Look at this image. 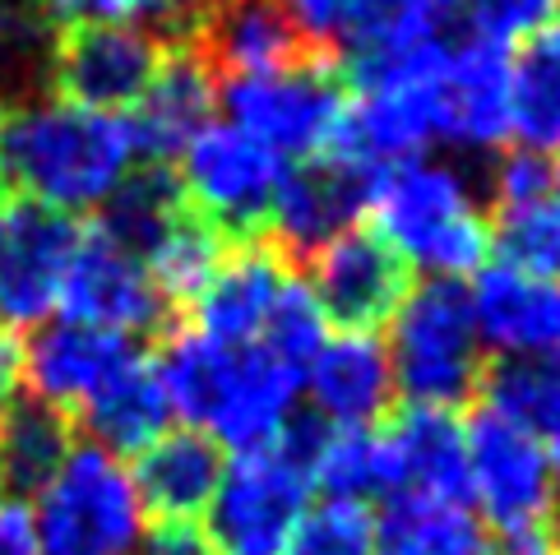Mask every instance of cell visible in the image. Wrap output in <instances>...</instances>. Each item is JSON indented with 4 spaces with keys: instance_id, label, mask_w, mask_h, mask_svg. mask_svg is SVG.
<instances>
[{
    "instance_id": "6da1fadb",
    "label": "cell",
    "mask_w": 560,
    "mask_h": 555,
    "mask_svg": "<svg viewBox=\"0 0 560 555\" xmlns=\"http://www.w3.org/2000/svg\"><path fill=\"white\" fill-rule=\"evenodd\" d=\"M135 167L126 116L89 111L61 97H33L10 107L0 126V190L70 217L103 209Z\"/></svg>"
},
{
    "instance_id": "7a4b0ae2",
    "label": "cell",
    "mask_w": 560,
    "mask_h": 555,
    "mask_svg": "<svg viewBox=\"0 0 560 555\" xmlns=\"http://www.w3.org/2000/svg\"><path fill=\"white\" fill-rule=\"evenodd\" d=\"M158 380L167 389L172 412H182L190 430L209 435L218 449H259L292 422V403L302 393L306 370H296L265 343L223 347L195 329H172L158 356Z\"/></svg>"
},
{
    "instance_id": "3957f363",
    "label": "cell",
    "mask_w": 560,
    "mask_h": 555,
    "mask_svg": "<svg viewBox=\"0 0 560 555\" xmlns=\"http://www.w3.org/2000/svg\"><path fill=\"white\" fill-rule=\"evenodd\" d=\"M371 232L408 269L464 278L491 260V217L477 204L464 172L431 157H408L371 176Z\"/></svg>"
},
{
    "instance_id": "277c9868",
    "label": "cell",
    "mask_w": 560,
    "mask_h": 555,
    "mask_svg": "<svg viewBox=\"0 0 560 555\" xmlns=\"http://www.w3.org/2000/svg\"><path fill=\"white\" fill-rule=\"evenodd\" d=\"M325 435L319 416H292L269 445L223 468L209 500V546L218 555H283L296 519L311 509V459Z\"/></svg>"
},
{
    "instance_id": "5b68a950",
    "label": "cell",
    "mask_w": 560,
    "mask_h": 555,
    "mask_svg": "<svg viewBox=\"0 0 560 555\" xmlns=\"http://www.w3.org/2000/svg\"><path fill=\"white\" fill-rule=\"evenodd\" d=\"M385 352L394 393H404L408 408L454 412L468 403L487 375V347L477 339L468 287L454 278H427L408 287L404 306L389 320Z\"/></svg>"
},
{
    "instance_id": "8992f818",
    "label": "cell",
    "mask_w": 560,
    "mask_h": 555,
    "mask_svg": "<svg viewBox=\"0 0 560 555\" xmlns=\"http://www.w3.org/2000/svg\"><path fill=\"white\" fill-rule=\"evenodd\" d=\"M33 532L43 555H130L144 542V505L112 453L74 445L37 495Z\"/></svg>"
},
{
    "instance_id": "52a82bcc",
    "label": "cell",
    "mask_w": 560,
    "mask_h": 555,
    "mask_svg": "<svg viewBox=\"0 0 560 555\" xmlns=\"http://www.w3.org/2000/svg\"><path fill=\"white\" fill-rule=\"evenodd\" d=\"M288 176V163L265 139L232 121H209L182 149V186L186 204L223 236V241H259L269 227L278 186Z\"/></svg>"
},
{
    "instance_id": "ba28073f",
    "label": "cell",
    "mask_w": 560,
    "mask_h": 555,
    "mask_svg": "<svg viewBox=\"0 0 560 555\" xmlns=\"http://www.w3.org/2000/svg\"><path fill=\"white\" fill-rule=\"evenodd\" d=\"M218 97L232 116V126L250 130L255 139L283 157H319L348 111V74L334 56H302L283 70L250 74V79H223Z\"/></svg>"
},
{
    "instance_id": "9c48e42d",
    "label": "cell",
    "mask_w": 560,
    "mask_h": 555,
    "mask_svg": "<svg viewBox=\"0 0 560 555\" xmlns=\"http://www.w3.org/2000/svg\"><path fill=\"white\" fill-rule=\"evenodd\" d=\"M464 449H468V500H477V509L495 528L491 542L556 532L560 491L542 435L514 426L487 408H472L464 426Z\"/></svg>"
},
{
    "instance_id": "30bf717a",
    "label": "cell",
    "mask_w": 560,
    "mask_h": 555,
    "mask_svg": "<svg viewBox=\"0 0 560 555\" xmlns=\"http://www.w3.org/2000/svg\"><path fill=\"white\" fill-rule=\"evenodd\" d=\"M167 56V37L144 24L61 28L51 47V88L61 103L107 111L135 107Z\"/></svg>"
},
{
    "instance_id": "8fae6325",
    "label": "cell",
    "mask_w": 560,
    "mask_h": 555,
    "mask_svg": "<svg viewBox=\"0 0 560 555\" xmlns=\"http://www.w3.org/2000/svg\"><path fill=\"white\" fill-rule=\"evenodd\" d=\"M79 241V217L0 190V315L10 324H43Z\"/></svg>"
},
{
    "instance_id": "7c38bea8",
    "label": "cell",
    "mask_w": 560,
    "mask_h": 555,
    "mask_svg": "<svg viewBox=\"0 0 560 555\" xmlns=\"http://www.w3.org/2000/svg\"><path fill=\"white\" fill-rule=\"evenodd\" d=\"M56 306L66 310V320L84 329H103L116 339H153V333H172V306L149 278L144 260H135L130 250L97 232H84L74 260L66 269V283Z\"/></svg>"
},
{
    "instance_id": "4fadbf2b",
    "label": "cell",
    "mask_w": 560,
    "mask_h": 555,
    "mask_svg": "<svg viewBox=\"0 0 560 555\" xmlns=\"http://www.w3.org/2000/svg\"><path fill=\"white\" fill-rule=\"evenodd\" d=\"M306 273L319 315L357 333H380L412 287V269L362 223L319 246L306 260Z\"/></svg>"
},
{
    "instance_id": "5bb4252c",
    "label": "cell",
    "mask_w": 560,
    "mask_h": 555,
    "mask_svg": "<svg viewBox=\"0 0 560 555\" xmlns=\"http://www.w3.org/2000/svg\"><path fill=\"white\" fill-rule=\"evenodd\" d=\"M366 190H371L366 172L338 163L329 153L306 157V163L288 167L283 186H278L265 241L283 255L292 269L306 264L338 232L357 227V217L366 213Z\"/></svg>"
},
{
    "instance_id": "9a60e30c",
    "label": "cell",
    "mask_w": 560,
    "mask_h": 555,
    "mask_svg": "<svg viewBox=\"0 0 560 555\" xmlns=\"http://www.w3.org/2000/svg\"><path fill=\"white\" fill-rule=\"evenodd\" d=\"M292 278H296V269L265 236H259V241H236L223 250L209 287L190 302L186 329L205 333V339L223 343V347H250V343H259L278 296L288 292Z\"/></svg>"
},
{
    "instance_id": "2e32d148",
    "label": "cell",
    "mask_w": 560,
    "mask_h": 555,
    "mask_svg": "<svg viewBox=\"0 0 560 555\" xmlns=\"http://www.w3.org/2000/svg\"><path fill=\"white\" fill-rule=\"evenodd\" d=\"M172 37H186L218 84L269 74L302 56H315L273 0H205L190 24Z\"/></svg>"
},
{
    "instance_id": "e0dca14e",
    "label": "cell",
    "mask_w": 560,
    "mask_h": 555,
    "mask_svg": "<svg viewBox=\"0 0 560 555\" xmlns=\"http://www.w3.org/2000/svg\"><path fill=\"white\" fill-rule=\"evenodd\" d=\"M213 97H218V79L209 74V66L199 61L186 37H167L163 66H158L153 84L126 116L135 163L167 167L172 157H182V149L209 126Z\"/></svg>"
},
{
    "instance_id": "ac0fdd59",
    "label": "cell",
    "mask_w": 560,
    "mask_h": 555,
    "mask_svg": "<svg viewBox=\"0 0 560 555\" xmlns=\"http://www.w3.org/2000/svg\"><path fill=\"white\" fill-rule=\"evenodd\" d=\"M385 495H435L468 505V449L464 422L445 408H404L375 426Z\"/></svg>"
},
{
    "instance_id": "d6986e66",
    "label": "cell",
    "mask_w": 560,
    "mask_h": 555,
    "mask_svg": "<svg viewBox=\"0 0 560 555\" xmlns=\"http://www.w3.org/2000/svg\"><path fill=\"white\" fill-rule=\"evenodd\" d=\"M468 306L482 347L500 356H560V283L487 260L472 273Z\"/></svg>"
},
{
    "instance_id": "ffe728a7",
    "label": "cell",
    "mask_w": 560,
    "mask_h": 555,
    "mask_svg": "<svg viewBox=\"0 0 560 555\" xmlns=\"http://www.w3.org/2000/svg\"><path fill=\"white\" fill-rule=\"evenodd\" d=\"M302 389L311 393L315 416L334 430L380 426L394 403V370L380 333L338 329L311 356Z\"/></svg>"
},
{
    "instance_id": "44dd1931",
    "label": "cell",
    "mask_w": 560,
    "mask_h": 555,
    "mask_svg": "<svg viewBox=\"0 0 560 555\" xmlns=\"http://www.w3.org/2000/svg\"><path fill=\"white\" fill-rule=\"evenodd\" d=\"M135 352L139 347L130 339H116V333H103V329H84L74 320H56V324H37L28 339L19 343V362H24V380L37 403L74 412V408H84Z\"/></svg>"
},
{
    "instance_id": "7402d4cb",
    "label": "cell",
    "mask_w": 560,
    "mask_h": 555,
    "mask_svg": "<svg viewBox=\"0 0 560 555\" xmlns=\"http://www.w3.org/2000/svg\"><path fill=\"white\" fill-rule=\"evenodd\" d=\"M440 139L458 149H495L510 139V51L454 43L440 79Z\"/></svg>"
},
{
    "instance_id": "603a6c76",
    "label": "cell",
    "mask_w": 560,
    "mask_h": 555,
    "mask_svg": "<svg viewBox=\"0 0 560 555\" xmlns=\"http://www.w3.org/2000/svg\"><path fill=\"white\" fill-rule=\"evenodd\" d=\"M223 449L199 430H167L135 459V495L158 523H195L223 482Z\"/></svg>"
},
{
    "instance_id": "cb8c5ba5",
    "label": "cell",
    "mask_w": 560,
    "mask_h": 555,
    "mask_svg": "<svg viewBox=\"0 0 560 555\" xmlns=\"http://www.w3.org/2000/svg\"><path fill=\"white\" fill-rule=\"evenodd\" d=\"M79 422H84L93 449L112 453V459H121V453L139 459V453H144L158 435H167V426H172V403H167L163 380H158V366L144 352H135L130 362L79 408Z\"/></svg>"
},
{
    "instance_id": "d4e9b609",
    "label": "cell",
    "mask_w": 560,
    "mask_h": 555,
    "mask_svg": "<svg viewBox=\"0 0 560 555\" xmlns=\"http://www.w3.org/2000/svg\"><path fill=\"white\" fill-rule=\"evenodd\" d=\"M371 555H495V542L464 500L389 495L385 513H375Z\"/></svg>"
},
{
    "instance_id": "484cf974",
    "label": "cell",
    "mask_w": 560,
    "mask_h": 555,
    "mask_svg": "<svg viewBox=\"0 0 560 555\" xmlns=\"http://www.w3.org/2000/svg\"><path fill=\"white\" fill-rule=\"evenodd\" d=\"M74 449V416L28 399H14L0 412V491L14 505L37 500L43 486L56 477V468Z\"/></svg>"
},
{
    "instance_id": "4316f807",
    "label": "cell",
    "mask_w": 560,
    "mask_h": 555,
    "mask_svg": "<svg viewBox=\"0 0 560 555\" xmlns=\"http://www.w3.org/2000/svg\"><path fill=\"white\" fill-rule=\"evenodd\" d=\"M510 134L518 149H560V19L510 56Z\"/></svg>"
},
{
    "instance_id": "83f0119b",
    "label": "cell",
    "mask_w": 560,
    "mask_h": 555,
    "mask_svg": "<svg viewBox=\"0 0 560 555\" xmlns=\"http://www.w3.org/2000/svg\"><path fill=\"white\" fill-rule=\"evenodd\" d=\"M190 204L176 176L167 167H135L121 186H116L103 209H97V236H107L121 250H130L135 260H149L153 246L172 232V223L182 217Z\"/></svg>"
},
{
    "instance_id": "f1b7e54d",
    "label": "cell",
    "mask_w": 560,
    "mask_h": 555,
    "mask_svg": "<svg viewBox=\"0 0 560 555\" xmlns=\"http://www.w3.org/2000/svg\"><path fill=\"white\" fill-rule=\"evenodd\" d=\"M454 14L458 0H352V24L343 43V51H352L348 66H375L440 43Z\"/></svg>"
},
{
    "instance_id": "f546056e",
    "label": "cell",
    "mask_w": 560,
    "mask_h": 555,
    "mask_svg": "<svg viewBox=\"0 0 560 555\" xmlns=\"http://www.w3.org/2000/svg\"><path fill=\"white\" fill-rule=\"evenodd\" d=\"M472 399L514 426L547 435L560 416V356H505L487 366Z\"/></svg>"
},
{
    "instance_id": "4dcf8cb0",
    "label": "cell",
    "mask_w": 560,
    "mask_h": 555,
    "mask_svg": "<svg viewBox=\"0 0 560 555\" xmlns=\"http://www.w3.org/2000/svg\"><path fill=\"white\" fill-rule=\"evenodd\" d=\"M223 250H228V241L195 209H186L182 217H176L172 232L153 246L144 269L158 283V292H163V302L172 306V315H186L195 296L209 287V278H213L218 260H223Z\"/></svg>"
},
{
    "instance_id": "1f68e13d",
    "label": "cell",
    "mask_w": 560,
    "mask_h": 555,
    "mask_svg": "<svg viewBox=\"0 0 560 555\" xmlns=\"http://www.w3.org/2000/svg\"><path fill=\"white\" fill-rule=\"evenodd\" d=\"M500 223L491 227V250H500V264H514L537 278L560 273V200L547 194L537 204L495 213Z\"/></svg>"
},
{
    "instance_id": "d6a6232c",
    "label": "cell",
    "mask_w": 560,
    "mask_h": 555,
    "mask_svg": "<svg viewBox=\"0 0 560 555\" xmlns=\"http://www.w3.org/2000/svg\"><path fill=\"white\" fill-rule=\"evenodd\" d=\"M375 513L362 500H319L296 519L283 555H371Z\"/></svg>"
},
{
    "instance_id": "836d02e7",
    "label": "cell",
    "mask_w": 560,
    "mask_h": 555,
    "mask_svg": "<svg viewBox=\"0 0 560 555\" xmlns=\"http://www.w3.org/2000/svg\"><path fill=\"white\" fill-rule=\"evenodd\" d=\"M464 37L495 51H518L560 19V0H458Z\"/></svg>"
},
{
    "instance_id": "e575fe53",
    "label": "cell",
    "mask_w": 560,
    "mask_h": 555,
    "mask_svg": "<svg viewBox=\"0 0 560 555\" xmlns=\"http://www.w3.org/2000/svg\"><path fill=\"white\" fill-rule=\"evenodd\" d=\"M288 14V24L315 56H334L343 61L348 24H352V0H273Z\"/></svg>"
},
{
    "instance_id": "d590c367",
    "label": "cell",
    "mask_w": 560,
    "mask_h": 555,
    "mask_svg": "<svg viewBox=\"0 0 560 555\" xmlns=\"http://www.w3.org/2000/svg\"><path fill=\"white\" fill-rule=\"evenodd\" d=\"M491 190H495V213L547 200V194H551V157L533 153V149H510L495 163Z\"/></svg>"
},
{
    "instance_id": "8d00e7d4",
    "label": "cell",
    "mask_w": 560,
    "mask_h": 555,
    "mask_svg": "<svg viewBox=\"0 0 560 555\" xmlns=\"http://www.w3.org/2000/svg\"><path fill=\"white\" fill-rule=\"evenodd\" d=\"M199 5H205V0H121V14H126V24L153 19L158 33L172 37V33H182L190 24Z\"/></svg>"
},
{
    "instance_id": "74e56055",
    "label": "cell",
    "mask_w": 560,
    "mask_h": 555,
    "mask_svg": "<svg viewBox=\"0 0 560 555\" xmlns=\"http://www.w3.org/2000/svg\"><path fill=\"white\" fill-rule=\"evenodd\" d=\"M139 555H218L205 538V528L195 523H158L144 542H139Z\"/></svg>"
},
{
    "instance_id": "f35d334b",
    "label": "cell",
    "mask_w": 560,
    "mask_h": 555,
    "mask_svg": "<svg viewBox=\"0 0 560 555\" xmlns=\"http://www.w3.org/2000/svg\"><path fill=\"white\" fill-rule=\"evenodd\" d=\"M0 555H43L37 551L33 513L24 505H14V500L0 505Z\"/></svg>"
},
{
    "instance_id": "ab89813d",
    "label": "cell",
    "mask_w": 560,
    "mask_h": 555,
    "mask_svg": "<svg viewBox=\"0 0 560 555\" xmlns=\"http://www.w3.org/2000/svg\"><path fill=\"white\" fill-rule=\"evenodd\" d=\"M19 385H24V362H19V339L10 329H0V412L14 403Z\"/></svg>"
},
{
    "instance_id": "60d3db41",
    "label": "cell",
    "mask_w": 560,
    "mask_h": 555,
    "mask_svg": "<svg viewBox=\"0 0 560 555\" xmlns=\"http://www.w3.org/2000/svg\"><path fill=\"white\" fill-rule=\"evenodd\" d=\"M542 445H547V459H551V472H556V482H560V416H556V426L542 435Z\"/></svg>"
},
{
    "instance_id": "b9f144b4",
    "label": "cell",
    "mask_w": 560,
    "mask_h": 555,
    "mask_svg": "<svg viewBox=\"0 0 560 555\" xmlns=\"http://www.w3.org/2000/svg\"><path fill=\"white\" fill-rule=\"evenodd\" d=\"M551 194L560 200V163H551Z\"/></svg>"
},
{
    "instance_id": "7bdbcfd3",
    "label": "cell",
    "mask_w": 560,
    "mask_h": 555,
    "mask_svg": "<svg viewBox=\"0 0 560 555\" xmlns=\"http://www.w3.org/2000/svg\"><path fill=\"white\" fill-rule=\"evenodd\" d=\"M5 111H10V107H5V97H0V126H5Z\"/></svg>"
},
{
    "instance_id": "ee69618b",
    "label": "cell",
    "mask_w": 560,
    "mask_h": 555,
    "mask_svg": "<svg viewBox=\"0 0 560 555\" xmlns=\"http://www.w3.org/2000/svg\"><path fill=\"white\" fill-rule=\"evenodd\" d=\"M556 538H560V513H556Z\"/></svg>"
}]
</instances>
